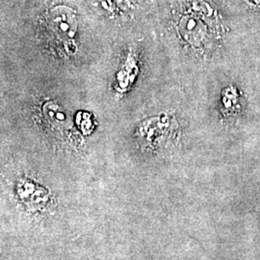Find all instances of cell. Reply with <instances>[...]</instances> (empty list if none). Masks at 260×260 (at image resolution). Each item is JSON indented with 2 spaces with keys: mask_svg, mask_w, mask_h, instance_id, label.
Here are the masks:
<instances>
[{
  "mask_svg": "<svg viewBox=\"0 0 260 260\" xmlns=\"http://www.w3.org/2000/svg\"><path fill=\"white\" fill-rule=\"evenodd\" d=\"M49 21L52 28L61 35L73 37L76 28V20L72 10L67 7H57L51 11Z\"/></svg>",
  "mask_w": 260,
  "mask_h": 260,
  "instance_id": "cell-1",
  "label": "cell"
},
{
  "mask_svg": "<svg viewBox=\"0 0 260 260\" xmlns=\"http://www.w3.org/2000/svg\"><path fill=\"white\" fill-rule=\"evenodd\" d=\"M253 2H254L255 4H257V5H260V0H253Z\"/></svg>",
  "mask_w": 260,
  "mask_h": 260,
  "instance_id": "cell-2",
  "label": "cell"
}]
</instances>
